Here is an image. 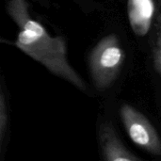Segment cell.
Masks as SVG:
<instances>
[{
  "mask_svg": "<svg viewBox=\"0 0 161 161\" xmlns=\"http://www.w3.org/2000/svg\"><path fill=\"white\" fill-rule=\"evenodd\" d=\"M8 11L20 27L16 40L18 48L54 75L86 92V84L68 62L64 39L51 37L40 23L33 20L28 14L25 0H10Z\"/></svg>",
  "mask_w": 161,
  "mask_h": 161,
  "instance_id": "cell-1",
  "label": "cell"
},
{
  "mask_svg": "<svg viewBox=\"0 0 161 161\" xmlns=\"http://www.w3.org/2000/svg\"><path fill=\"white\" fill-rule=\"evenodd\" d=\"M125 52L118 37L106 36L94 46L90 55V70L95 87L99 91L109 88L124 65Z\"/></svg>",
  "mask_w": 161,
  "mask_h": 161,
  "instance_id": "cell-2",
  "label": "cell"
},
{
  "mask_svg": "<svg viewBox=\"0 0 161 161\" xmlns=\"http://www.w3.org/2000/svg\"><path fill=\"white\" fill-rule=\"evenodd\" d=\"M121 119L130 139L151 155L161 154V142L156 128L149 120L130 105L125 104L120 109Z\"/></svg>",
  "mask_w": 161,
  "mask_h": 161,
  "instance_id": "cell-3",
  "label": "cell"
},
{
  "mask_svg": "<svg viewBox=\"0 0 161 161\" xmlns=\"http://www.w3.org/2000/svg\"><path fill=\"white\" fill-rule=\"evenodd\" d=\"M99 135L101 150L105 160L138 161L141 159L124 145L110 124H104L100 128Z\"/></svg>",
  "mask_w": 161,
  "mask_h": 161,
  "instance_id": "cell-4",
  "label": "cell"
},
{
  "mask_svg": "<svg viewBox=\"0 0 161 161\" xmlns=\"http://www.w3.org/2000/svg\"><path fill=\"white\" fill-rule=\"evenodd\" d=\"M156 8L154 0H128L127 13L132 30L137 36L142 37L149 32Z\"/></svg>",
  "mask_w": 161,
  "mask_h": 161,
  "instance_id": "cell-5",
  "label": "cell"
},
{
  "mask_svg": "<svg viewBox=\"0 0 161 161\" xmlns=\"http://www.w3.org/2000/svg\"><path fill=\"white\" fill-rule=\"evenodd\" d=\"M6 125H7V109H6L4 93L2 92V88L0 85V157H1L2 143H3L5 130H6Z\"/></svg>",
  "mask_w": 161,
  "mask_h": 161,
  "instance_id": "cell-6",
  "label": "cell"
},
{
  "mask_svg": "<svg viewBox=\"0 0 161 161\" xmlns=\"http://www.w3.org/2000/svg\"><path fill=\"white\" fill-rule=\"evenodd\" d=\"M160 38L158 36V42H157V47L155 49L154 52V63H155V68L157 70V72L159 74L160 73Z\"/></svg>",
  "mask_w": 161,
  "mask_h": 161,
  "instance_id": "cell-7",
  "label": "cell"
}]
</instances>
